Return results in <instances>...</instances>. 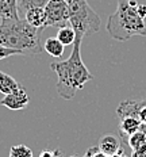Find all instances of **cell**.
<instances>
[{
	"label": "cell",
	"instance_id": "9c48e42d",
	"mask_svg": "<svg viewBox=\"0 0 146 157\" xmlns=\"http://www.w3.org/2000/svg\"><path fill=\"white\" fill-rule=\"evenodd\" d=\"M139 127H141V121L135 117H126L119 119V138H121V142L125 144L127 137L137 133Z\"/></svg>",
	"mask_w": 146,
	"mask_h": 157
},
{
	"label": "cell",
	"instance_id": "d6986e66",
	"mask_svg": "<svg viewBox=\"0 0 146 157\" xmlns=\"http://www.w3.org/2000/svg\"><path fill=\"white\" fill-rule=\"evenodd\" d=\"M39 157H64L62 152L61 150H43V152H41Z\"/></svg>",
	"mask_w": 146,
	"mask_h": 157
},
{
	"label": "cell",
	"instance_id": "8992f818",
	"mask_svg": "<svg viewBox=\"0 0 146 157\" xmlns=\"http://www.w3.org/2000/svg\"><path fill=\"white\" fill-rule=\"evenodd\" d=\"M2 106L7 107L9 110H14V111H19V110H24L26 107L28 106L30 103V98H28L27 92L23 87L18 88L14 92L4 95V98L2 99Z\"/></svg>",
	"mask_w": 146,
	"mask_h": 157
},
{
	"label": "cell",
	"instance_id": "484cf974",
	"mask_svg": "<svg viewBox=\"0 0 146 157\" xmlns=\"http://www.w3.org/2000/svg\"><path fill=\"white\" fill-rule=\"evenodd\" d=\"M72 157H80V156H79V155H73Z\"/></svg>",
	"mask_w": 146,
	"mask_h": 157
},
{
	"label": "cell",
	"instance_id": "277c9868",
	"mask_svg": "<svg viewBox=\"0 0 146 157\" xmlns=\"http://www.w3.org/2000/svg\"><path fill=\"white\" fill-rule=\"evenodd\" d=\"M69 7V25L74 30V41H83L84 37L99 31L102 21L87 0H65Z\"/></svg>",
	"mask_w": 146,
	"mask_h": 157
},
{
	"label": "cell",
	"instance_id": "3957f363",
	"mask_svg": "<svg viewBox=\"0 0 146 157\" xmlns=\"http://www.w3.org/2000/svg\"><path fill=\"white\" fill-rule=\"evenodd\" d=\"M107 31L114 39L122 42L134 35H146V23L138 14L137 0H118L116 11L107 22Z\"/></svg>",
	"mask_w": 146,
	"mask_h": 157
},
{
	"label": "cell",
	"instance_id": "7402d4cb",
	"mask_svg": "<svg viewBox=\"0 0 146 157\" xmlns=\"http://www.w3.org/2000/svg\"><path fill=\"white\" fill-rule=\"evenodd\" d=\"M138 14L144 19L146 18V4H138Z\"/></svg>",
	"mask_w": 146,
	"mask_h": 157
},
{
	"label": "cell",
	"instance_id": "6da1fadb",
	"mask_svg": "<svg viewBox=\"0 0 146 157\" xmlns=\"http://www.w3.org/2000/svg\"><path fill=\"white\" fill-rule=\"evenodd\" d=\"M81 42L74 41L73 49L69 58L65 61L51 63L50 68L57 73V92L62 99L70 100L79 90L84 87L88 81L93 80V76L89 73L81 58Z\"/></svg>",
	"mask_w": 146,
	"mask_h": 157
},
{
	"label": "cell",
	"instance_id": "7c38bea8",
	"mask_svg": "<svg viewBox=\"0 0 146 157\" xmlns=\"http://www.w3.org/2000/svg\"><path fill=\"white\" fill-rule=\"evenodd\" d=\"M22 86L15 80L12 76L4 73L3 71H0V92L4 94V95H8L11 92L16 91L18 88H21Z\"/></svg>",
	"mask_w": 146,
	"mask_h": 157
},
{
	"label": "cell",
	"instance_id": "4fadbf2b",
	"mask_svg": "<svg viewBox=\"0 0 146 157\" xmlns=\"http://www.w3.org/2000/svg\"><path fill=\"white\" fill-rule=\"evenodd\" d=\"M64 45L57 38H47L43 44V50L54 58H62L64 56Z\"/></svg>",
	"mask_w": 146,
	"mask_h": 157
},
{
	"label": "cell",
	"instance_id": "d4e9b609",
	"mask_svg": "<svg viewBox=\"0 0 146 157\" xmlns=\"http://www.w3.org/2000/svg\"><path fill=\"white\" fill-rule=\"evenodd\" d=\"M139 130H141L142 133L146 134V125H144V123H141V127H139Z\"/></svg>",
	"mask_w": 146,
	"mask_h": 157
},
{
	"label": "cell",
	"instance_id": "8fae6325",
	"mask_svg": "<svg viewBox=\"0 0 146 157\" xmlns=\"http://www.w3.org/2000/svg\"><path fill=\"white\" fill-rule=\"evenodd\" d=\"M19 18L18 0H0V19Z\"/></svg>",
	"mask_w": 146,
	"mask_h": 157
},
{
	"label": "cell",
	"instance_id": "ffe728a7",
	"mask_svg": "<svg viewBox=\"0 0 146 157\" xmlns=\"http://www.w3.org/2000/svg\"><path fill=\"white\" fill-rule=\"evenodd\" d=\"M131 157H146V148L139 149V150H133Z\"/></svg>",
	"mask_w": 146,
	"mask_h": 157
},
{
	"label": "cell",
	"instance_id": "7a4b0ae2",
	"mask_svg": "<svg viewBox=\"0 0 146 157\" xmlns=\"http://www.w3.org/2000/svg\"><path fill=\"white\" fill-rule=\"evenodd\" d=\"M42 31L43 27H34L24 18L2 19L0 45L16 49L23 54H39L43 50V46H41Z\"/></svg>",
	"mask_w": 146,
	"mask_h": 157
},
{
	"label": "cell",
	"instance_id": "9a60e30c",
	"mask_svg": "<svg viewBox=\"0 0 146 157\" xmlns=\"http://www.w3.org/2000/svg\"><path fill=\"white\" fill-rule=\"evenodd\" d=\"M56 38L64 45V46H68V45H73L76 34H74V30L70 27V26H64V27L58 29Z\"/></svg>",
	"mask_w": 146,
	"mask_h": 157
},
{
	"label": "cell",
	"instance_id": "ac0fdd59",
	"mask_svg": "<svg viewBox=\"0 0 146 157\" xmlns=\"http://www.w3.org/2000/svg\"><path fill=\"white\" fill-rule=\"evenodd\" d=\"M11 56H24L22 52L16 50V49H11V48H6L3 45H0V60L3 58L11 57Z\"/></svg>",
	"mask_w": 146,
	"mask_h": 157
},
{
	"label": "cell",
	"instance_id": "5bb4252c",
	"mask_svg": "<svg viewBox=\"0 0 146 157\" xmlns=\"http://www.w3.org/2000/svg\"><path fill=\"white\" fill-rule=\"evenodd\" d=\"M125 145H129L131 150H139V149L146 148V134L142 133L141 130H138L137 133L127 137Z\"/></svg>",
	"mask_w": 146,
	"mask_h": 157
},
{
	"label": "cell",
	"instance_id": "603a6c76",
	"mask_svg": "<svg viewBox=\"0 0 146 157\" xmlns=\"http://www.w3.org/2000/svg\"><path fill=\"white\" fill-rule=\"evenodd\" d=\"M92 157H111V156H107V155H104V153H103V152H100L99 148H96V150H95V152H93Z\"/></svg>",
	"mask_w": 146,
	"mask_h": 157
},
{
	"label": "cell",
	"instance_id": "5b68a950",
	"mask_svg": "<svg viewBox=\"0 0 146 157\" xmlns=\"http://www.w3.org/2000/svg\"><path fill=\"white\" fill-rule=\"evenodd\" d=\"M46 27H64L69 25V7L65 0H49L45 6Z\"/></svg>",
	"mask_w": 146,
	"mask_h": 157
},
{
	"label": "cell",
	"instance_id": "52a82bcc",
	"mask_svg": "<svg viewBox=\"0 0 146 157\" xmlns=\"http://www.w3.org/2000/svg\"><path fill=\"white\" fill-rule=\"evenodd\" d=\"M144 106H146V99L142 100H123L116 107V118L122 119L126 117H135L138 118L139 111ZM139 119V118H138Z\"/></svg>",
	"mask_w": 146,
	"mask_h": 157
},
{
	"label": "cell",
	"instance_id": "e0dca14e",
	"mask_svg": "<svg viewBox=\"0 0 146 157\" xmlns=\"http://www.w3.org/2000/svg\"><path fill=\"white\" fill-rule=\"evenodd\" d=\"M9 157H32V150L24 144L14 145L9 149Z\"/></svg>",
	"mask_w": 146,
	"mask_h": 157
},
{
	"label": "cell",
	"instance_id": "ba28073f",
	"mask_svg": "<svg viewBox=\"0 0 146 157\" xmlns=\"http://www.w3.org/2000/svg\"><path fill=\"white\" fill-rule=\"evenodd\" d=\"M96 146L99 148L100 152H103L107 156H114L116 152H119L122 149L121 138H118V137L114 136L111 133H107L104 136L100 137Z\"/></svg>",
	"mask_w": 146,
	"mask_h": 157
},
{
	"label": "cell",
	"instance_id": "30bf717a",
	"mask_svg": "<svg viewBox=\"0 0 146 157\" xmlns=\"http://www.w3.org/2000/svg\"><path fill=\"white\" fill-rule=\"evenodd\" d=\"M23 18L34 27H43L46 29V12L45 7H34L30 8L24 14Z\"/></svg>",
	"mask_w": 146,
	"mask_h": 157
},
{
	"label": "cell",
	"instance_id": "44dd1931",
	"mask_svg": "<svg viewBox=\"0 0 146 157\" xmlns=\"http://www.w3.org/2000/svg\"><path fill=\"white\" fill-rule=\"evenodd\" d=\"M139 121H141V123H144V125H146V106H144L141 109V111H139Z\"/></svg>",
	"mask_w": 146,
	"mask_h": 157
},
{
	"label": "cell",
	"instance_id": "cb8c5ba5",
	"mask_svg": "<svg viewBox=\"0 0 146 157\" xmlns=\"http://www.w3.org/2000/svg\"><path fill=\"white\" fill-rule=\"evenodd\" d=\"M111 157H127V156L125 155V152H123V149H121V150H119V152H116L115 155L111 156Z\"/></svg>",
	"mask_w": 146,
	"mask_h": 157
},
{
	"label": "cell",
	"instance_id": "2e32d148",
	"mask_svg": "<svg viewBox=\"0 0 146 157\" xmlns=\"http://www.w3.org/2000/svg\"><path fill=\"white\" fill-rule=\"evenodd\" d=\"M49 0H18V12L19 15H23L30 8L34 7H45Z\"/></svg>",
	"mask_w": 146,
	"mask_h": 157
}]
</instances>
